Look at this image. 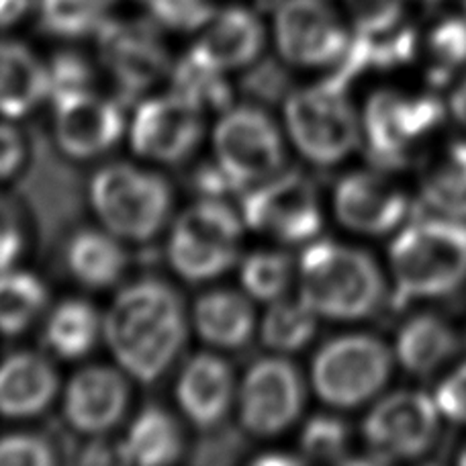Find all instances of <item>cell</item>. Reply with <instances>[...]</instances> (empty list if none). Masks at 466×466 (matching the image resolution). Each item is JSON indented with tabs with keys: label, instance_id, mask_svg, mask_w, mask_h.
I'll use <instances>...</instances> for the list:
<instances>
[{
	"label": "cell",
	"instance_id": "cell-1",
	"mask_svg": "<svg viewBox=\"0 0 466 466\" xmlns=\"http://www.w3.org/2000/svg\"><path fill=\"white\" fill-rule=\"evenodd\" d=\"M105 336L116 362L133 379L157 380L177 360L187 339L180 295L156 279L123 289L105 318Z\"/></svg>",
	"mask_w": 466,
	"mask_h": 466
},
{
	"label": "cell",
	"instance_id": "cell-2",
	"mask_svg": "<svg viewBox=\"0 0 466 466\" xmlns=\"http://www.w3.org/2000/svg\"><path fill=\"white\" fill-rule=\"evenodd\" d=\"M301 299L331 319H360L380 305L382 277L369 254L336 241H315L299 262Z\"/></svg>",
	"mask_w": 466,
	"mask_h": 466
},
{
	"label": "cell",
	"instance_id": "cell-3",
	"mask_svg": "<svg viewBox=\"0 0 466 466\" xmlns=\"http://www.w3.org/2000/svg\"><path fill=\"white\" fill-rule=\"evenodd\" d=\"M390 266L403 299L438 297L466 280V226L461 219H423L390 244Z\"/></svg>",
	"mask_w": 466,
	"mask_h": 466
},
{
	"label": "cell",
	"instance_id": "cell-4",
	"mask_svg": "<svg viewBox=\"0 0 466 466\" xmlns=\"http://www.w3.org/2000/svg\"><path fill=\"white\" fill-rule=\"evenodd\" d=\"M90 203L113 236L146 241L168 221L172 190L160 174L119 162L90 180Z\"/></svg>",
	"mask_w": 466,
	"mask_h": 466
},
{
	"label": "cell",
	"instance_id": "cell-5",
	"mask_svg": "<svg viewBox=\"0 0 466 466\" xmlns=\"http://www.w3.org/2000/svg\"><path fill=\"white\" fill-rule=\"evenodd\" d=\"M285 116L290 139L313 164L331 166L344 160L360 139L346 85L334 76L289 95Z\"/></svg>",
	"mask_w": 466,
	"mask_h": 466
},
{
	"label": "cell",
	"instance_id": "cell-6",
	"mask_svg": "<svg viewBox=\"0 0 466 466\" xmlns=\"http://www.w3.org/2000/svg\"><path fill=\"white\" fill-rule=\"evenodd\" d=\"M239 239L241 223L231 207L207 198L174 223L168 244L170 264L190 282L211 280L236 262Z\"/></svg>",
	"mask_w": 466,
	"mask_h": 466
},
{
	"label": "cell",
	"instance_id": "cell-7",
	"mask_svg": "<svg viewBox=\"0 0 466 466\" xmlns=\"http://www.w3.org/2000/svg\"><path fill=\"white\" fill-rule=\"evenodd\" d=\"M390 374L387 346L370 336H342L323 346L313 360V387L323 401L356 407L377 395Z\"/></svg>",
	"mask_w": 466,
	"mask_h": 466
},
{
	"label": "cell",
	"instance_id": "cell-8",
	"mask_svg": "<svg viewBox=\"0 0 466 466\" xmlns=\"http://www.w3.org/2000/svg\"><path fill=\"white\" fill-rule=\"evenodd\" d=\"M213 144L218 164L238 188L274 177L285 164L280 131L258 106H238L223 115Z\"/></svg>",
	"mask_w": 466,
	"mask_h": 466
},
{
	"label": "cell",
	"instance_id": "cell-9",
	"mask_svg": "<svg viewBox=\"0 0 466 466\" xmlns=\"http://www.w3.org/2000/svg\"><path fill=\"white\" fill-rule=\"evenodd\" d=\"M241 211L249 228L287 244L313 239L321 229L318 193L297 170L266 178L264 185L249 190Z\"/></svg>",
	"mask_w": 466,
	"mask_h": 466
},
{
	"label": "cell",
	"instance_id": "cell-10",
	"mask_svg": "<svg viewBox=\"0 0 466 466\" xmlns=\"http://www.w3.org/2000/svg\"><path fill=\"white\" fill-rule=\"evenodd\" d=\"M274 37L282 60L303 68L338 66L350 47L328 0H282L274 15Z\"/></svg>",
	"mask_w": 466,
	"mask_h": 466
},
{
	"label": "cell",
	"instance_id": "cell-11",
	"mask_svg": "<svg viewBox=\"0 0 466 466\" xmlns=\"http://www.w3.org/2000/svg\"><path fill=\"white\" fill-rule=\"evenodd\" d=\"M305 403L297 366L282 358H262L249 366L239 389V420L249 434L277 436L293 426Z\"/></svg>",
	"mask_w": 466,
	"mask_h": 466
},
{
	"label": "cell",
	"instance_id": "cell-12",
	"mask_svg": "<svg viewBox=\"0 0 466 466\" xmlns=\"http://www.w3.org/2000/svg\"><path fill=\"white\" fill-rule=\"evenodd\" d=\"M444 109L436 98H410L393 90L372 95L364 111V133L374 160L397 166L415 141L442 121Z\"/></svg>",
	"mask_w": 466,
	"mask_h": 466
},
{
	"label": "cell",
	"instance_id": "cell-13",
	"mask_svg": "<svg viewBox=\"0 0 466 466\" xmlns=\"http://www.w3.org/2000/svg\"><path fill=\"white\" fill-rule=\"evenodd\" d=\"M201 106L172 93L139 106L131 123V147L141 157L178 164L195 152L203 137Z\"/></svg>",
	"mask_w": 466,
	"mask_h": 466
},
{
	"label": "cell",
	"instance_id": "cell-14",
	"mask_svg": "<svg viewBox=\"0 0 466 466\" xmlns=\"http://www.w3.org/2000/svg\"><path fill=\"white\" fill-rule=\"evenodd\" d=\"M438 434V403L415 390L382 399L364 421V438L382 456H418Z\"/></svg>",
	"mask_w": 466,
	"mask_h": 466
},
{
	"label": "cell",
	"instance_id": "cell-15",
	"mask_svg": "<svg viewBox=\"0 0 466 466\" xmlns=\"http://www.w3.org/2000/svg\"><path fill=\"white\" fill-rule=\"evenodd\" d=\"M101 57L125 95L136 96L170 70L168 52L149 23H103Z\"/></svg>",
	"mask_w": 466,
	"mask_h": 466
},
{
	"label": "cell",
	"instance_id": "cell-16",
	"mask_svg": "<svg viewBox=\"0 0 466 466\" xmlns=\"http://www.w3.org/2000/svg\"><path fill=\"white\" fill-rule=\"evenodd\" d=\"M54 105L56 141L66 156L88 160L109 152L119 141L123 113L116 103L82 90L57 98Z\"/></svg>",
	"mask_w": 466,
	"mask_h": 466
},
{
	"label": "cell",
	"instance_id": "cell-17",
	"mask_svg": "<svg viewBox=\"0 0 466 466\" xmlns=\"http://www.w3.org/2000/svg\"><path fill=\"white\" fill-rule=\"evenodd\" d=\"M129 385L109 366H88L74 374L64 397V415L82 434H105L123 420Z\"/></svg>",
	"mask_w": 466,
	"mask_h": 466
},
{
	"label": "cell",
	"instance_id": "cell-18",
	"mask_svg": "<svg viewBox=\"0 0 466 466\" xmlns=\"http://www.w3.org/2000/svg\"><path fill=\"white\" fill-rule=\"evenodd\" d=\"M334 205L342 226L370 236L395 229L407 213L399 187L374 172H354L339 180Z\"/></svg>",
	"mask_w": 466,
	"mask_h": 466
},
{
	"label": "cell",
	"instance_id": "cell-19",
	"mask_svg": "<svg viewBox=\"0 0 466 466\" xmlns=\"http://www.w3.org/2000/svg\"><path fill=\"white\" fill-rule=\"evenodd\" d=\"M233 390L229 364L215 354L190 358L177 382L180 410L201 430L219 426L231 407Z\"/></svg>",
	"mask_w": 466,
	"mask_h": 466
},
{
	"label": "cell",
	"instance_id": "cell-20",
	"mask_svg": "<svg viewBox=\"0 0 466 466\" xmlns=\"http://www.w3.org/2000/svg\"><path fill=\"white\" fill-rule=\"evenodd\" d=\"M57 374L41 354L16 352L0 362V413L6 418H33L52 405Z\"/></svg>",
	"mask_w": 466,
	"mask_h": 466
},
{
	"label": "cell",
	"instance_id": "cell-21",
	"mask_svg": "<svg viewBox=\"0 0 466 466\" xmlns=\"http://www.w3.org/2000/svg\"><path fill=\"white\" fill-rule=\"evenodd\" d=\"M264 47L260 19L246 8L231 6L215 13L195 52L221 72L252 64Z\"/></svg>",
	"mask_w": 466,
	"mask_h": 466
},
{
	"label": "cell",
	"instance_id": "cell-22",
	"mask_svg": "<svg viewBox=\"0 0 466 466\" xmlns=\"http://www.w3.org/2000/svg\"><path fill=\"white\" fill-rule=\"evenodd\" d=\"M49 96L47 68L29 47L0 41V115L21 119Z\"/></svg>",
	"mask_w": 466,
	"mask_h": 466
},
{
	"label": "cell",
	"instance_id": "cell-23",
	"mask_svg": "<svg viewBox=\"0 0 466 466\" xmlns=\"http://www.w3.org/2000/svg\"><path fill=\"white\" fill-rule=\"evenodd\" d=\"M193 319L198 336L218 348H241L254 334L252 303L236 290H211L198 297Z\"/></svg>",
	"mask_w": 466,
	"mask_h": 466
},
{
	"label": "cell",
	"instance_id": "cell-24",
	"mask_svg": "<svg viewBox=\"0 0 466 466\" xmlns=\"http://www.w3.org/2000/svg\"><path fill=\"white\" fill-rule=\"evenodd\" d=\"M182 451L185 440L178 421L162 407L149 405L131 423L129 434L121 446V456L125 462L157 466L177 462Z\"/></svg>",
	"mask_w": 466,
	"mask_h": 466
},
{
	"label": "cell",
	"instance_id": "cell-25",
	"mask_svg": "<svg viewBox=\"0 0 466 466\" xmlns=\"http://www.w3.org/2000/svg\"><path fill=\"white\" fill-rule=\"evenodd\" d=\"M72 277L88 289L113 287L127 268V252L113 233L82 229L74 233L66 252Z\"/></svg>",
	"mask_w": 466,
	"mask_h": 466
},
{
	"label": "cell",
	"instance_id": "cell-26",
	"mask_svg": "<svg viewBox=\"0 0 466 466\" xmlns=\"http://www.w3.org/2000/svg\"><path fill=\"white\" fill-rule=\"evenodd\" d=\"M459 342L452 328L436 315H418L397 338V356L413 374H431L454 356Z\"/></svg>",
	"mask_w": 466,
	"mask_h": 466
},
{
	"label": "cell",
	"instance_id": "cell-27",
	"mask_svg": "<svg viewBox=\"0 0 466 466\" xmlns=\"http://www.w3.org/2000/svg\"><path fill=\"white\" fill-rule=\"evenodd\" d=\"M101 328V318L93 305L80 299H68L47 318L46 342L60 358L74 360L86 356L96 346Z\"/></svg>",
	"mask_w": 466,
	"mask_h": 466
},
{
	"label": "cell",
	"instance_id": "cell-28",
	"mask_svg": "<svg viewBox=\"0 0 466 466\" xmlns=\"http://www.w3.org/2000/svg\"><path fill=\"white\" fill-rule=\"evenodd\" d=\"M423 198L452 219H466V144L448 146L423 177Z\"/></svg>",
	"mask_w": 466,
	"mask_h": 466
},
{
	"label": "cell",
	"instance_id": "cell-29",
	"mask_svg": "<svg viewBox=\"0 0 466 466\" xmlns=\"http://www.w3.org/2000/svg\"><path fill=\"white\" fill-rule=\"evenodd\" d=\"M47 303V290L29 272H0V331L6 336L23 334L39 318Z\"/></svg>",
	"mask_w": 466,
	"mask_h": 466
},
{
	"label": "cell",
	"instance_id": "cell-30",
	"mask_svg": "<svg viewBox=\"0 0 466 466\" xmlns=\"http://www.w3.org/2000/svg\"><path fill=\"white\" fill-rule=\"evenodd\" d=\"M318 313L303 299L289 301L277 299L266 311L260 328V336L266 348L274 352H297L311 342L318 329Z\"/></svg>",
	"mask_w": 466,
	"mask_h": 466
},
{
	"label": "cell",
	"instance_id": "cell-31",
	"mask_svg": "<svg viewBox=\"0 0 466 466\" xmlns=\"http://www.w3.org/2000/svg\"><path fill=\"white\" fill-rule=\"evenodd\" d=\"M111 0H37L39 23L49 35L86 37L103 27Z\"/></svg>",
	"mask_w": 466,
	"mask_h": 466
},
{
	"label": "cell",
	"instance_id": "cell-32",
	"mask_svg": "<svg viewBox=\"0 0 466 466\" xmlns=\"http://www.w3.org/2000/svg\"><path fill=\"white\" fill-rule=\"evenodd\" d=\"M174 90L180 96L188 98L195 105L211 106V109H221L231 101V90L221 78V70L213 68L209 62H205L195 49L185 56V60L174 68Z\"/></svg>",
	"mask_w": 466,
	"mask_h": 466
},
{
	"label": "cell",
	"instance_id": "cell-33",
	"mask_svg": "<svg viewBox=\"0 0 466 466\" xmlns=\"http://www.w3.org/2000/svg\"><path fill=\"white\" fill-rule=\"evenodd\" d=\"M293 262L282 252H256L241 264V285L254 299L277 301L290 285Z\"/></svg>",
	"mask_w": 466,
	"mask_h": 466
},
{
	"label": "cell",
	"instance_id": "cell-34",
	"mask_svg": "<svg viewBox=\"0 0 466 466\" xmlns=\"http://www.w3.org/2000/svg\"><path fill=\"white\" fill-rule=\"evenodd\" d=\"M350 442V428L342 420L328 415L309 420L301 436L303 452L315 461H348Z\"/></svg>",
	"mask_w": 466,
	"mask_h": 466
},
{
	"label": "cell",
	"instance_id": "cell-35",
	"mask_svg": "<svg viewBox=\"0 0 466 466\" xmlns=\"http://www.w3.org/2000/svg\"><path fill=\"white\" fill-rule=\"evenodd\" d=\"M350 19L360 35H379L403 25L410 0H346Z\"/></svg>",
	"mask_w": 466,
	"mask_h": 466
},
{
	"label": "cell",
	"instance_id": "cell-36",
	"mask_svg": "<svg viewBox=\"0 0 466 466\" xmlns=\"http://www.w3.org/2000/svg\"><path fill=\"white\" fill-rule=\"evenodd\" d=\"M430 52L436 72L448 74L466 64V19H446L430 35Z\"/></svg>",
	"mask_w": 466,
	"mask_h": 466
},
{
	"label": "cell",
	"instance_id": "cell-37",
	"mask_svg": "<svg viewBox=\"0 0 466 466\" xmlns=\"http://www.w3.org/2000/svg\"><path fill=\"white\" fill-rule=\"evenodd\" d=\"M49 78V96L52 101L68 96L74 93L88 90L93 80V70L88 62L76 52H60L52 57L47 68Z\"/></svg>",
	"mask_w": 466,
	"mask_h": 466
},
{
	"label": "cell",
	"instance_id": "cell-38",
	"mask_svg": "<svg viewBox=\"0 0 466 466\" xmlns=\"http://www.w3.org/2000/svg\"><path fill=\"white\" fill-rule=\"evenodd\" d=\"M147 5L154 19L172 29L193 31L205 27L215 16L209 0H147Z\"/></svg>",
	"mask_w": 466,
	"mask_h": 466
},
{
	"label": "cell",
	"instance_id": "cell-39",
	"mask_svg": "<svg viewBox=\"0 0 466 466\" xmlns=\"http://www.w3.org/2000/svg\"><path fill=\"white\" fill-rule=\"evenodd\" d=\"M56 461L47 440L31 434L0 438V466H49Z\"/></svg>",
	"mask_w": 466,
	"mask_h": 466
},
{
	"label": "cell",
	"instance_id": "cell-40",
	"mask_svg": "<svg viewBox=\"0 0 466 466\" xmlns=\"http://www.w3.org/2000/svg\"><path fill=\"white\" fill-rule=\"evenodd\" d=\"M241 88L248 95L260 98V101L274 103L285 96L289 88V76L274 62H264L246 74V78L241 80Z\"/></svg>",
	"mask_w": 466,
	"mask_h": 466
},
{
	"label": "cell",
	"instance_id": "cell-41",
	"mask_svg": "<svg viewBox=\"0 0 466 466\" xmlns=\"http://www.w3.org/2000/svg\"><path fill=\"white\" fill-rule=\"evenodd\" d=\"M244 451V440L236 430H221L203 438L195 448L193 462L197 464H229Z\"/></svg>",
	"mask_w": 466,
	"mask_h": 466
},
{
	"label": "cell",
	"instance_id": "cell-42",
	"mask_svg": "<svg viewBox=\"0 0 466 466\" xmlns=\"http://www.w3.org/2000/svg\"><path fill=\"white\" fill-rule=\"evenodd\" d=\"M23 249L19 213L15 205L0 195V272L11 270Z\"/></svg>",
	"mask_w": 466,
	"mask_h": 466
},
{
	"label": "cell",
	"instance_id": "cell-43",
	"mask_svg": "<svg viewBox=\"0 0 466 466\" xmlns=\"http://www.w3.org/2000/svg\"><path fill=\"white\" fill-rule=\"evenodd\" d=\"M438 410L454 421L466 423V364L456 369L438 389Z\"/></svg>",
	"mask_w": 466,
	"mask_h": 466
},
{
	"label": "cell",
	"instance_id": "cell-44",
	"mask_svg": "<svg viewBox=\"0 0 466 466\" xmlns=\"http://www.w3.org/2000/svg\"><path fill=\"white\" fill-rule=\"evenodd\" d=\"M25 160V141L13 125L0 123V180L11 178Z\"/></svg>",
	"mask_w": 466,
	"mask_h": 466
},
{
	"label": "cell",
	"instance_id": "cell-45",
	"mask_svg": "<svg viewBox=\"0 0 466 466\" xmlns=\"http://www.w3.org/2000/svg\"><path fill=\"white\" fill-rule=\"evenodd\" d=\"M31 0H0V29L13 27L27 15Z\"/></svg>",
	"mask_w": 466,
	"mask_h": 466
},
{
	"label": "cell",
	"instance_id": "cell-46",
	"mask_svg": "<svg viewBox=\"0 0 466 466\" xmlns=\"http://www.w3.org/2000/svg\"><path fill=\"white\" fill-rule=\"evenodd\" d=\"M452 113L456 119H459L464 127H466V80L462 82V85L456 88V93L452 95Z\"/></svg>",
	"mask_w": 466,
	"mask_h": 466
},
{
	"label": "cell",
	"instance_id": "cell-47",
	"mask_svg": "<svg viewBox=\"0 0 466 466\" xmlns=\"http://www.w3.org/2000/svg\"><path fill=\"white\" fill-rule=\"evenodd\" d=\"M85 462H111V454L106 451L105 446L96 444V446H90L88 451L85 452Z\"/></svg>",
	"mask_w": 466,
	"mask_h": 466
},
{
	"label": "cell",
	"instance_id": "cell-48",
	"mask_svg": "<svg viewBox=\"0 0 466 466\" xmlns=\"http://www.w3.org/2000/svg\"><path fill=\"white\" fill-rule=\"evenodd\" d=\"M258 464H272V462H277V464H297V462H301V461H297V459H289V456H280V454H277V456H262V459H258L256 461Z\"/></svg>",
	"mask_w": 466,
	"mask_h": 466
},
{
	"label": "cell",
	"instance_id": "cell-49",
	"mask_svg": "<svg viewBox=\"0 0 466 466\" xmlns=\"http://www.w3.org/2000/svg\"><path fill=\"white\" fill-rule=\"evenodd\" d=\"M461 464H466V448H464V452L461 454Z\"/></svg>",
	"mask_w": 466,
	"mask_h": 466
}]
</instances>
